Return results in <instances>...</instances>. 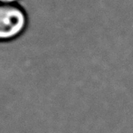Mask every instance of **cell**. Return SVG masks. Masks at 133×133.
<instances>
[{"label": "cell", "instance_id": "1", "mask_svg": "<svg viewBox=\"0 0 133 133\" xmlns=\"http://www.w3.org/2000/svg\"><path fill=\"white\" fill-rule=\"evenodd\" d=\"M26 16L21 8L14 5L0 4V40H9L23 32Z\"/></svg>", "mask_w": 133, "mask_h": 133}, {"label": "cell", "instance_id": "2", "mask_svg": "<svg viewBox=\"0 0 133 133\" xmlns=\"http://www.w3.org/2000/svg\"><path fill=\"white\" fill-rule=\"evenodd\" d=\"M16 0H0V4H6V5H13Z\"/></svg>", "mask_w": 133, "mask_h": 133}]
</instances>
